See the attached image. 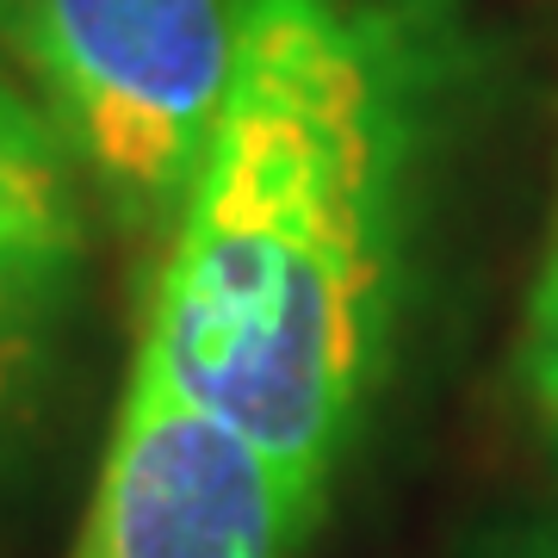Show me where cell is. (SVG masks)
Instances as JSON below:
<instances>
[{
    "instance_id": "1",
    "label": "cell",
    "mask_w": 558,
    "mask_h": 558,
    "mask_svg": "<svg viewBox=\"0 0 558 558\" xmlns=\"http://www.w3.org/2000/svg\"><path fill=\"white\" fill-rule=\"evenodd\" d=\"M410 62L354 0H255L223 119L161 236L137 366L329 484L391 354Z\"/></svg>"
},
{
    "instance_id": "2",
    "label": "cell",
    "mask_w": 558,
    "mask_h": 558,
    "mask_svg": "<svg viewBox=\"0 0 558 558\" xmlns=\"http://www.w3.org/2000/svg\"><path fill=\"white\" fill-rule=\"evenodd\" d=\"M255 0H0V50L32 81L81 186L131 236H168L223 119Z\"/></svg>"
},
{
    "instance_id": "3",
    "label": "cell",
    "mask_w": 558,
    "mask_h": 558,
    "mask_svg": "<svg viewBox=\"0 0 558 558\" xmlns=\"http://www.w3.org/2000/svg\"><path fill=\"white\" fill-rule=\"evenodd\" d=\"M323 490L131 360L69 558H292Z\"/></svg>"
},
{
    "instance_id": "4",
    "label": "cell",
    "mask_w": 558,
    "mask_h": 558,
    "mask_svg": "<svg viewBox=\"0 0 558 558\" xmlns=\"http://www.w3.org/2000/svg\"><path fill=\"white\" fill-rule=\"evenodd\" d=\"M81 174L38 100L0 75V255H81Z\"/></svg>"
},
{
    "instance_id": "5",
    "label": "cell",
    "mask_w": 558,
    "mask_h": 558,
    "mask_svg": "<svg viewBox=\"0 0 558 558\" xmlns=\"http://www.w3.org/2000/svg\"><path fill=\"white\" fill-rule=\"evenodd\" d=\"M75 260H20L0 255V435L13 428L25 391L38 379V360L50 348V323L62 311Z\"/></svg>"
},
{
    "instance_id": "6",
    "label": "cell",
    "mask_w": 558,
    "mask_h": 558,
    "mask_svg": "<svg viewBox=\"0 0 558 558\" xmlns=\"http://www.w3.org/2000/svg\"><path fill=\"white\" fill-rule=\"evenodd\" d=\"M527 385H534L539 416L558 440V218H553V242L539 255L534 299H527Z\"/></svg>"
},
{
    "instance_id": "7",
    "label": "cell",
    "mask_w": 558,
    "mask_h": 558,
    "mask_svg": "<svg viewBox=\"0 0 558 558\" xmlns=\"http://www.w3.org/2000/svg\"><path fill=\"white\" fill-rule=\"evenodd\" d=\"M490 558H558V527H539V534H509L502 546H490Z\"/></svg>"
}]
</instances>
